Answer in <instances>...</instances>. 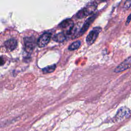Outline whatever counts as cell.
Masks as SVG:
<instances>
[{
    "label": "cell",
    "instance_id": "obj_4",
    "mask_svg": "<svg viewBox=\"0 0 131 131\" xmlns=\"http://www.w3.org/2000/svg\"><path fill=\"white\" fill-rule=\"evenodd\" d=\"M130 116V110L125 107L120 108L117 112L115 118L116 121H120L129 117Z\"/></svg>",
    "mask_w": 131,
    "mask_h": 131
},
{
    "label": "cell",
    "instance_id": "obj_14",
    "mask_svg": "<svg viewBox=\"0 0 131 131\" xmlns=\"http://www.w3.org/2000/svg\"><path fill=\"white\" fill-rule=\"evenodd\" d=\"M5 63V60L3 58V57H0V66H2L3 64H4Z\"/></svg>",
    "mask_w": 131,
    "mask_h": 131
},
{
    "label": "cell",
    "instance_id": "obj_15",
    "mask_svg": "<svg viewBox=\"0 0 131 131\" xmlns=\"http://www.w3.org/2000/svg\"><path fill=\"white\" fill-rule=\"evenodd\" d=\"M130 15H128V17H127V20H126V24L128 25L129 23H130Z\"/></svg>",
    "mask_w": 131,
    "mask_h": 131
},
{
    "label": "cell",
    "instance_id": "obj_1",
    "mask_svg": "<svg viewBox=\"0 0 131 131\" xmlns=\"http://www.w3.org/2000/svg\"><path fill=\"white\" fill-rule=\"evenodd\" d=\"M97 7V4L92 3L87 5L85 7L80 10L76 14V17L78 18H82L86 16L89 15L93 13Z\"/></svg>",
    "mask_w": 131,
    "mask_h": 131
},
{
    "label": "cell",
    "instance_id": "obj_2",
    "mask_svg": "<svg viewBox=\"0 0 131 131\" xmlns=\"http://www.w3.org/2000/svg\"><path fill=\"white\" fill-rule=\"evenodd\" d=\"M101 31L100 27H96L94 28L87 35L85 40L88 45H92L97 39L99 33Z\"/></svg>",
    "mask_w": 131,
    "mask_h": 131
},
{
    "label": "cell",
    "instance_id": "obj_11",
    "mask_svg": "<svg viewBox=\"0 0 131 131\" xmlns=\"http://www.w3.org/2000/svg\"><path fill=\"white\" fill-rule=\"evenodd\" d=\"M80 46H81V41L80 40H77L76 41L73 42L72 44H71V45H70V46L69 47L68 49L71 51L75 50L78 49L80 47Z\"/></svg>",
    "mask_w": 131,
    "mask_h": 131
},
{
    "label": "cell",
    "instance_id": "obj_5",
    "mask_svg": "<svg viewBox=\"0 0 131 131\" xmlns=\"http://www.w3.org/2000/svg\"><path fill=\"white\" fill-rule=\"evenodd\" d=\"M51 37V34L49 32L43 33L38 39L37 45L40 48L46 46L49 42Z\"/></svg>",
    "mask_w": 131,
    "mask_h": 131
},
{
    "label": "cell",
    "instance_id": "obj_12",
    "mask_svg": "<svg viewBox=\"0 0 131 131\" xmlns=\"http://www.w3.org/2000/svg\"><path fill=\"white\" fill-rule=\"evenodd\" d=\"M56 69V65L53 64L51 65L50 66H48L47 67H45L42 70V71L43 73H52L55 71Z\"/></svg>",
    "mask_w": 131,
    "mask_h": 131
},
{
    "label": "cell",
    "instance_id": "obj_7",
    "mask_svg": "<svg viewBox=\"0 0 131 131\" xmlns=\"http://www.w3.org/2000/svg\"><path fill=\"white\" fill-rule=\"evenodd\" d=\"M130 62H131V59H130V57L129 56L127 59H126L124 61H123L120 64H119L118 66L117 67V68L115 70V72L117 73L120 72L130 68Z\"/></svg>",
    "mask_w": 131,
    "mask_h": 131
},
{
    "label": "cell",
    "instance_id": "obj_10",
    "mask_svg": "<svg viewBox=\"0 0 131 131\" xmlns=\"http://www.w3.org/2000/svg\"><path fill=\"white\" fill-rule=\"evenodd\" d=\"M59 26L61 28H67L69 27H71L73 26V21L70 19H67L63 20L59 25Z\"/></svg>",
    "mask_w": 131,
    "mask_h": 131
},
{
    "label": "cell",
    "instance_id": "obj_16",
    "mask_svg": "<svg viewBox=\"0 0 131 131\" xmlns=\"http://www.w3.org/2000/svg\"><path fill=\"white\" fill-rule=\"evenodd\" d=\"M101 2H105L106 1H107V0H100Z\"/></svg>",
    "mask_w": 131,
    "mask_h": 131
},
{
    "label": "cell",
    "instance_id": "obj_6",
    "mask_svg": "<svg viewBox=\"0 0 131 131\" xmlns=\"http://www.w3.org/2000/svg\"><path fill=\"white\" fill-rule=\"evenodd\" d=\"M24 44L25 51L28 53H31L35 45V39L34 37H27L24 38Z\"/></svg>",
    "mask_w": 131,
    "mask_h": 131
},
{
    "label": "cell",
    "instance_id": "obj_3",
    "mask_svg": "<svg viewBox=\"0 0 131 131\" xmlns=\"http://www.w3.org/2000/svg\"><path fill=\"white\" fill-rule=\"evenodd\" d=\"M97 14H94L91 17H89L86 19V20L83 24L82 28L80 30V31L78 33V34L77 35L76 37H78L82 35L88 30V29L89 28V27H90L91 24L93 23L94 20L96 19V18L97 17Z\"/></svg>",
    "mask_w": 131,
    "mask_h": 131
},
{
    "label": "cell",
    "instance_id": "obj_8",
    "mask_svg": "<svg viewBox=\"0 0 131 131\" xmlns=\"http://www.w3.org/2000/svg\"><path fill=\"white\" fill-rule=\"evenodd\" d=\"M17 42L16 40L15 39H10L5 42V46L6 47V48L10 51L13 50L16 48L17 47Z\"/></svg>",
    "mask_w": 131,
    "mask_h": 131
},
{
    "label": "cell",
    "instance_id": "obj_13",
    "mask_svg": "<svg viewBox=\"0 0 131 131\" xmlns=\"http://www.w3.org/2000/svg\"><path fill=\"white\" fill-rule=\"evenodd\" d=\"M130 4H131L130 0H127L125 2V3H124V6H123V8L124 9H128L130 7Z\"/></svg>",
    "mask_w": 131,
    "mask_h": 131
},
{
    "label": "cell",
    "instance_id": "obj_9",
    "mask_svg": "<svg viewBox=\"0 0 131 131\" xmlns=\"http://www.w3.org/2000/svg\"><path fill=\"white\" fill-rule=\"evenodd\" d=\"M68 36L67 33H66V32H60L58 34H56V35H55L53 37V40L57 42H63V41H64L66 39L67 37Z\"/></svg>",
    "mask_w": 131,
    "mask_h": 131
}]
</instances>
